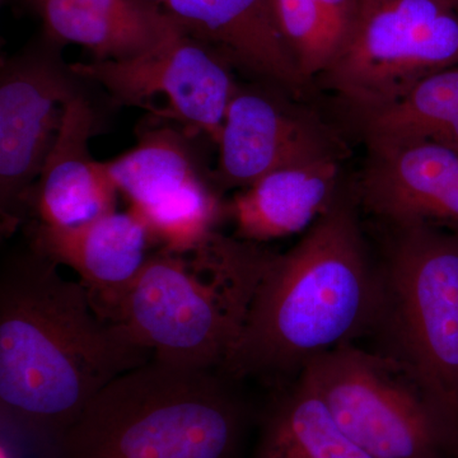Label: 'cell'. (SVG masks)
I'll return each mask as SVG.
<instances>
[{
  "mask_svg": "<svg viewBox=\"0 0 458 458\" xmlns=\"http://www.w3.org/2000/svg\"><path fill=\"white\" fill-rule=\"evenodd\" d=\"M99 13L131 25L155 30L159 32H172L180 27L172 20L164 7L150 0H72Z\"/></svg>",
  "mask_w": 458,
  "mask_h": 458,
  "instance_id": "22",
  "label": "cell"
},
{
  "mask_svg": "<svg viewBox=\"0 0 458 458\" xmlns=\"http://www.w3.org/2000/svg\"><path fill=\"white\" fill-rule=\"evenodd\" d=\"M361 2H364V0H360V3H361Z\"/></svg>",
  "mask_w": 458,
  "mask_h": 458,
  "instance_id": "26",
  "label": "cell"
},
{
  "mask_svg": "<svg viewBox=\"0 0 458 458\" xmlns=\"http://www.w3.org/2000/svg\"><path fill=\"white\" fill-rule=\"evenodd\" d=\"M315 2L335 23L344 36V44H345L360 18V0H315Z\"/></svg>",
  "mask_w": 458,
  "mask_h": 458,
  "instance_id": "23",
  "label": "cell"
},
{
  "mask_svg": "<svg viewBox=\"0 0 458 458\" xmlns=\"http://www.w3.org/2000/svg\"><path fill=\"white\" fill-rule=\"evenodd\" d=\"M164 9L183 32L219 51L237 71L298 98L315 101L319 95L295 64L273 0H165Z\"/></svg>",
  "mask_w": 458,
  "mask_h": 458,
  "instance_id": "13",
  "label": "cell"
},
{
  "mask_svg": "<svg viewBox=\"0 0 458 458\" xmlns=\"http://www.w3.org/2000/svg\"><path fill=\"white\" fill-rule=\"evenodd\" d=\"M300 377L370 458H456L417 386L385 355L348 344L310 361Z\"/></svg>",
  "mask_w": 458,
  "mask_h": 458,
  "instance_id": "7",
  "label": "cell"
},
{
  "mask_svg": "<svg viewBox=\"0 0 458 458\" xmlns=\"http://www.w3.org/2000/svg\"><path fill=\"white\" fill-rule=\"evenodd\" d=\"M62 45L40 41L0 69V213L3 233L22 222L29 198L59 132L64 106L80 81L60 56Z\"/></svg>",
  "mask_w": 458,
  "mask_h": 458,
  "instance_id": "9",
  "label": "cell"
},
{
  "mask_svg": "<svg viewBox=\"0 0 458 458\" xmlns=\"http://www.w3.org/2000/svg\"><path fill=\"white\" fill-rule=\"evenodd\" d=\"M283 38L307 82L315 86L342 50L344 36L315 0H273ZM316 87V86H315Z\"/></svg>",
  "mask_w": 458,
  "mask_h": 458,
  "instance_id": "21",
  "label": "cell"
},
{
  "mask_svg": "<svg viewBox=\"0 0 458 458\" xmlns=\"http://www.w3.org/2000/svg\"><path fill=\"white\" fill-rule=\"evenodd\" d=\"M267 250L214 232L194 250L150 254L110 324L153 360L221 369L242 334Z\"/></svg>",
  "mask_w": 458,
  "mask_h": 458,
  "instance_id": "3",
  "label": "cell"
},
{
  "mask_svg": "<svg viewBox=\"0 0 458 458\" xmlns=\"http://www.w3.org/2000/svg\"><path fill=\"white\" fill-rule=\"evenodd\" d=\"M458 65V11L452 0H364L357 25L316 78L335 99V117L381 110L424 78Z\"/></svg>",
  "mask_w": 458,
  "mask_h": 458,
  "instance_id": "6",
  "label": "cell"
},
{
  "mask_svg": "<svg viewBox=\"0 0 458 458\" xmlns=\"http://www.w3.org/2000/svg\"><path fill=\"white\" fill-rule=\"evenodd\" d=\"M153 360L92 309L80 282L36 254L16 256L0 280V406L59 438L114 378Z\"/></svg>",
  "mask_w": 458,
  "mask_h": 458,
  "instance_id": "2",
  "label": "cell"
},
{
  "mask_svg": "<svg viewBox=\"0 0 458 458\" xmlns=\"http://www.w3.org/2000/svg\"><path fill=\"white\" fill-rule=\"evenodd\" d=\"M131 208L146 222L155 243L182 252L203 245L223 213L216 191L205 179L194 181L153 204Z\"/></svg>",
  "mask_w": 458,
  "mask_h": 458,
  "instance_id": "20",
  "label": "cell"
},
{
  "mask_svg": "<svg viewBox=\"0 0 458 458\" xmlns=\"http://www.w3.org/2000/svg\"><path fill=\"white\" fill-rule=\"evenodd\" d=\"M72 71L107 90L114 102L152 111L186 131L218 143L229 102L238 82L233 65L219 51L180 30L155 49L122 62L74 63Z\"/></svg>",
  "mask_w": 458,
  "mask_h": 458,
  "instance_id": "10",
  "label": "cell"
},
{
  "mask_svg": "<svg viewBox=\"0 0 458 458\" xmlns=\"http://www.w3.org/2000/svg\"><path fill=\"white\" fill-rule=\"evenodd\" d=\"M105 165L117 192L132 208L147 207L205 179L188 138L170 126L144 131L137 146Z\"/></svg>",
  "mask_w": 458,
  "mask_h": 458,
  "instance_id": "18",
  "label": "cell"
},
{
  "mask_svg": "<svg viewBox=\"0 0 458 458\" xmlns=\"http://www.w3.org/2000/svg\"><path fill=\"white\" fill-rule=\"evenodd\" d=\"M378 303V267L345 179L330 208L292 249L283 254L267 250L223 376L293 382L315 358L370 333Z\"/></svg>",
  "mask_w": 458,
  "mask_h": 458,
  "instance_id": "1",
  "label": "cell"
},
{
  "mask_svg": "<svg viewBox=\"0 0 458 458\" xmlns=\"http://www.w3.org/2000/svg\"><path fill=\"white\" fill-rule=\"evenodd\" d=\"M349 138L315 102L274 84L238 83L229 102L210 181L227 190L246 189L280 168L343 162L352 156Z\"/></svg>",
  "mask_w": 458,
  "mask_h": 458,
  "instance_id": "8",
  "label": "cell"
},
{
  "mask_svg": "<svg viewBox=\"0 0 458 458\" xmlns=\"http://www.w3.org/2000/svg\"><path fill=\"white\" fill-rule=\"evenodd\" d=\"M335 122L364 148L429 140L458 153V65L424 78L390 106Z\"/></svg>",
  "mask_w": 458,
  "mask_h": 458,
  "instance_id": "16",
  "label": "cell"
},
{
  "mask_svg": "<svg viewBox=\"0 0 458 458\" xmlns=\"http://www.w3.org/2000/svg\"><path fill=\"white\" fill-rule=\"evenodd\" d=\"M150 2L156 3V4L161 5V7H164V3L165 0H150Z\"/></svg>",
  "mask_w": 458,
  "mask_h": 458,
  "instance_id": "25",
  "label": "cell"
},
{
  "mask_svg": "<svg viewBox=\"0 0 458 458\" xmlns=\"http://www.w3.org/2000/svg\"><path fill=\"white\" fill-rule=\"evenodd\" d=\"M0 458H16V454L9 447L8 442H5L4 438L2 439V445H0Z\"/></svg>",
  "mask_w": 458,
  "mask_h": 458,
  "instance_id": "24",
  "label": "cell"
},
{
  "mask_svg": "<svg viewBox=\"0 0 458 458\" xmlns=\"http://www.w3.org/2000/svg\"><path fill=\"white\" fill-rule=\"evenodd\" d=\"M31 250L80 276L92 309L110 324L155 243L143 218L129 208L72 227L33 223Z\"/></svg>",
  "mask_w": 458,
  "mask_h": 458,
  "instance_id": "12",
  "label": "cell"
},
{
  "mask_svg": "<svg viewBox=\"0 0 458 458\" xmlns=\"http://www.w3.org/2000/svg\"><path fill=\"white\" fill-rule=\"evenodd\" d=\"M381 227L377 352L417 386L458 458V229Z\"/></svg>",
  "mask_w": 458,
  "mask_h": 458,
  "instance_id": "5",
  "label": "cell"
},
{
  "mask_svg": "<svg viewBox=\"0 0 458 458\" xmlns=\"http://www.w3.org/2000/svg\"><path fill=\"white\" fill-rule=\"evenodd\" d=\"M246 410L213 370L152 360L99 391L57 458H237Z\"/></svg>",
  "mask_w": 458,
  "mask_h": 458,
  "instance_id": "4",
  "label": "cell"
},
{
  "mask_svg": "<svg viewBox=\"0 0 458 458\" xmlns=\"http://www.w3.org/2000/svg\"><path fill=\"white\" fill-rule=\"evenodd\" d=\"M342 162L280 168L240 190L225 213L234 237L261 243L304 233L335 200L346 177Z\"/></svg>",
  "mask_w": 458,
  "mask_h": 458,
  "instance_id": "15",
  "label": "cell"
},
{
  "mask_svg": "<svg viewBox=\"0 0 458 458\" xmlns=\"http://www.w3.org/2000/svg\"><path fill=\"white\" fill-rule=\"evenodd\" d=\"M361 214L379 225L458 229V153L429 140L366 147L349 179Z\"/></svg>",
  "mask_w": 458,
  "mask_h": 458,
  "instance_id": "11",
  "label": "cell"
},
{
  "mask_svg": "<svg viewBox=\"0 0 458 458\" xmlns=\"http://www.w3.org/2000/svg\"><path fill=\"white\" fill-rule=\"evenodd\" d=\"M254 458H370L340 430L311 386L298 377L262 421Z\"/></svg>",
  "mask_w": 458,
  "mask_h": 458,
  "instance_id": "17",
  "label": "cell"
},
{
  "mask_svg": "<svg viewBox=\"0 0 458 458\" xmlns=\"http://www.w3.org/2000/svg\"><path fill=\"white\" fill-rule=\"evenodd\" d=\"M98 114L81 90L64 106L59 132L29 198L38 223L72 227L114 212L116 188L105 162L90 155Z\"/></svg>",
  "mask_w": 458,
  "mask_h": 458,
  "instance_id": "14",
  "label": "cell"
},
{
  "mask_svg": "<svg viewBox=\"0 0 458 458\" xmlns=\"http://www.w3.org/2000/svg\"><path fill=\"white\" fill-rule=\"evenodd\" d=\"M57 44L80 45L98 62H122L155 49L181 29L159 32L131 25L72 0H25Z\"/></svg>",
  "mask_w": 458,
  "mask_h": 458,
  "instance_id": "19",
  "label": "cell"
}]
</instances>
